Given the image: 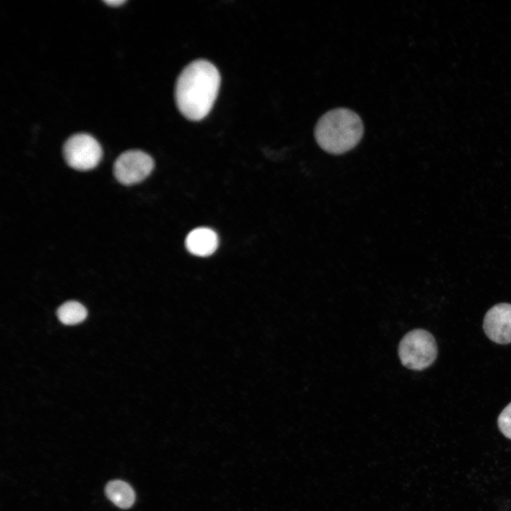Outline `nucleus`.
<instances>
[{
	"label": "nucleus",
	"mask_w": 511,
	"mask_h": 511,
	"mask_svg": "<svg viewBox=\"0 0 511 511\" xmlns=\"http://www.w3.org/2000/svg\"><path fill=\"white\" fill-rule=\"evenodd\" d=\"M104 1L108 5L114 6L121 5L125 2L124 0H105Z\"/></svg>",
	"instance_id": "obj_11"
},
{
	"label": "nucleus",
	"mask_w": 511,
	"mask_h": 511,
	"mask_svg": "<svg viewBox=\"0 0 511 511\" xmlns=\"http://www.w3.org/2000/svg\"><path fill=\"white\" fill-rule=\"evenodd\" d=\"M106 497L117 507L122 509L131 507L136 500L133 489L125 481L114 480L105 487Z\"/></svg>",
	"instance_id": "obj_8"
},
{
	"label": "nucleus",
	"mask_w": 511,
	"mask_h": 511,
	"mask_svg": "<svg viewBox=\"0 0 511 511\" xmlns=\"http://www.w3.org/2000/svg\"><path fill=\"white\" fill-rule=\"evenodd\" d=\"M60 321L67 325L83 322L87 315L86 308L77 301H69L62 304L57 311Z\"/></svg>",
	"instance_id": "obj_9"
},
{
	"label": "nucleus",
	"mask_w": 511,
	"mask_h": 511,
	"mask_svg": "<svg viewBox=\"0 0 511 511\" xmlns=\"http://www.w3.org/2000/svg\"><path fill=\"white\" fill-rule=\"evenodd\" d=\"M363 134L361 117L353 111L336 108L323 114L314 128V137L324 151L334 155L353 149Z\"/></svg>",
	"instance_id": "obj_2"
},
{
	"label": "nucleus",
	"mask_w": 511,
	"mask_h": 511,
	"mask_svg": "<svg viewBox=\"0 0 511 511\" xmlns=\"http://www.w3.org/2000/svg\"><path fill=\"white\" fill-rule=\"evenodd\" d=\"M221 82L217 68L205 60H197L179 75L175 91L180 113L192 121L204 119L216 99Z\"/></svg>",
	"instance_id": "obj_1"
},
{
	"label": "nucleus",
	"mask_w": 511,
	"mask_h": 511,
	"mask_svg": "<svg viewBox=\"0 0 511 511\" xmlns=\"http://www.w3.org/2000/svg\"><path fill=\"white\" fill-rule=\"evenodd\" d=\"M154 167L150 155L140 150L122 153L114 164L116 179L124 185L138 183L145 179Z\"/></svg>",
	"instance_id": "obj_5"
},
{
	"label": "nucleus",
	"mask_w": 511,
	"mask_h": 511,
	"mask_svg": "<svg viewBox=\"0 0 511 511\" xmlns=\"http://www.w3.org/2000/svg\"><path fill=\"white\" fill-rule=\"evenodd\" d=\"M219 238L214 231L207 227L197 228L189 233L185 246L189 253L197 256H208L217 248Z\"/></svg>",
	"instance_id": "obj_7"
},
{
	"label": "nucleus",
	"mask_w": 511,
	"mask_h": 511,
	"mask_svg": "<svg viewBox=\"0 0 511 511\" xmlns=\"http://www.w3.org/2000/svg\"><path fill=\"white\" fill-rule=\"evenodd\" d=\"M498 425L502 434L511 439V402L503 409L498 416Z\"/></svg>",
	"instance_id": "obj_10"
},
{
	"label": "nucleus",
	"mask_w": 511,
	"mask_h": 511,
	"mask_svg": "<svg viewBox=\"0 0 511 511\" xmlns=\"http://www.w3.org/2000/svg\"><path fill=\"white\" fill-rule=\"evenodd\" d=\"M483 329L487 336L500 344L511 343V304L500 303L485 314Z\"/></svg>",
	"instance_id": "obj_6"
},
{
	"label": "nucleus",
	"mask_w": 511,
	"mask_h": 511,
	"mask_svg": "<svg viewBox=\"0 0 511 511\" xmlns=\"http://www.w3.org/2000/svg\"><path fill=\"white\" fill-rule=\"evenodd\" d=\"M402 364L407 368L422 370L430 366L437 355L434 337L429 331L417 329L402 339L398 348Z\"/></svg>",
	"instance_id": "obj_3"
},
{
	"label": "nucleus",
	"mask_w": 511,
	"mask_h": 511,
	"mask_svg": "<svg viewBox=\"0 0 511 511\" xmlns=\"http://www.w3.org/2000/svg\"><path fill=\"white\" fill-rule=\"evenodd\" d=\"M63 156L67 164L77 170L94 168L100 162L102 149L92 136L79 133L71 136L63 145Z\"/></svg>",
	"instance_id": "obj_4"
}]
</instances>
